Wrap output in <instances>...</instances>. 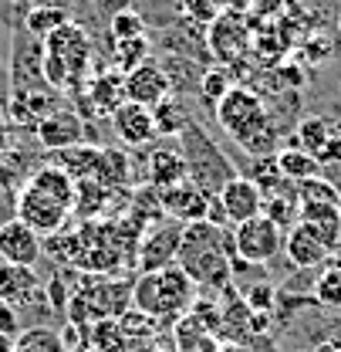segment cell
<instances>
[{
  "label": "cell",
  "mask_w": 341,
  "mask_h": 352,
  "mask_svg": "<svg viewBox=\"0 0 341 352\" xmlns=\"http://www.w3.org/2000/svg\"><path fill=\"white\" fill-rule=\"evenodd\" d=\"M233 241L223 227H216L210 220H196L183 227V241H179V258L176 264L193 278L196 288L207 292H226L230 278H233V264H230Z\"/></svg>",
  "instance_id": "cell-2"
},
{
  "label": "cell",
  "mask_w": 341,
  "mask_h": 352,
  "mask_svg": "<svg viewBox=\"0 0 341 352\" xmlns=\"http://www.w3.org/2000/svg\"><path fill=\"white\" fill-rule=\"evenodd\" d=\"M169 95H172V78L159 61L149 58V61L135 65L132 72H126V102L152 109V105H159Z\"/></svg>",
  "instance_id": "cell-12"
},
{
  "label": "cell",
  "mask_w": 341,
  "mask_h": 352,
  "mask_svg": "<svg viewBox=\"0 0 341 352\" xmlns=\"http://www.w3.org/2000/svg\"><path fill=\"white\" fill-rule=\"evenodd\" d=\"M284 254H287V261L301 267V271H311V267H325L328 258H331V251L321 244V237L311 230V227H304V223H294L291 230H284Z\"/></svg>",
  "instance_id": "cell-20"
},
{
  "label": "cell",
  "mask_w": 341,
  "mask_h": 352,
  "mask_svg": "<svg viewBox=\"0 0 341 352\" xmlns=\"http://www.w3.org/2000/svg\"><path fill=\"white\" fill-rule=\"evenodd\" d=\"M179 142H183V156H186V166H189V179L196 186H203L210 197H216L237 176L230 160L223 156V149L213 142V135L203 129L196 119H189V126L183 129Z\"/></svg>",
  "instance_id": "cell-8"
},
{
  "label": "cell",
  "mask_w": 341,
  "mask_h": 352,
  "mask_svg": "<svg viewBox=\"0 0 341 352\" xmlns=\"http://www.w3.org/2000/svg\"><path fill=\"white\" fill-rule=\"evenodd\" d=\"M230 241H233L237 258H244L247 264H257V267L260 264H270L284 251V230L270 217H263V214L237 223L233 234H230Z\"/></svg>",
  "instance_id": "cell-10"
},
{
  "label": "cell",
  "mask_w": 341,
  "mask_h": 352,
  "mask_svg": "<svg viewBox=\"0 0 341 352\" xmlns=\"http://www.w3.org/2000/svg\"><path fill=\"white\" fill-rule=\"evenodd\" d=\"M156 197H159V210H163V217L176 220V223H196V220H207L210 214V193L203 190V186H196L193 179H183V183H176V186H166V190H156Z\"/></svg>",
  "instance_id": "cell-11"
},
{
  "label": "cell",
  "mask_w": 341,
  "mask_h": 352,
  "mask_svg": "<svg viewBox=\"0 0 341 352\" xmlns=\"http://www.w3.org/2000/svg\"><path fill=\"white\" fill-rule=\"evenodd\" d=\"M82 88H85V109H78L82 119L112 116L126 102V75L122 72H102V75L88 78Z\"/></svg>",
  "instance_id": "cell-14"
},
{
  "label": "cell",
  "mask_w": 341,
  "mask_h": 352,
  "mask_svg": "<svg viewBox=\"0 0 341 352\" xmlns=\"http://www.w3.org/2000/svg\"><path fill=\"white\" fill-rule=\"evenodd\" d=\"M230 88H233V75H230L226 68H207L203 78H200V98H203L210 109H216V102H220Z\"/></svg>",
  "instance_id": "cell-37"
},
{
  "label": "cell",
  "mask_w": 341,
  "mask_h": 352,
  "mask_svg": "<svg viewBox=\"0 0 341 352\" xmlns=\"http://www.w3.org/2000/svg\"><path fill=\"white\" fill-rule=\"evenodd\" d=\"M213 352H247L244 346H237V342H223V346H216Z\"/></svg>",
  "instance_id": "cell-45"
},
{
  "label": "cell",
  "mask_w": 341,
  "mask_h": 352,
  "mask_svg": "<svg viewBox=\"0 0 341 352\" xmlns=\"http://www.w3.org/2000/svg\"><path fill=\"white\" fill-rule=\"evenodd\" d=\"M277 166H281L284 179H291V183L311 179V176H321V163H318L311 153L298 149V146H287V149H281V153H277Z\"/></svg>",
  "instance_id": "cell-28"
},
{
  "label": "cell",
  "mask_w": 341,
  "mask_h": 352,
  "mask_svg": "<svg viewBox=\"0 0 341 352\" xmlns=\"http://www.w3.org/2000/svg\"><path fill=\"white\" fill-rule=\"evenodd\" d=\"M223 10H226V0H179V14L200 28H210Z\"/></svg>",
  "instance_id": "cell-36"
},
{
  "label": "cell",
  "mask_w": 341,
  "mask_h": 352,
  "mask_svg": "<svg viewBox=\"0 0 341 352\" xmlns=\"http://www.w3.org/2000/svg\"><path fill=\"white\" fill-rule=\"evenodd\" d=\"M216 126L226 132L237 146H244L254 156H270V149L277 146V129L267 116L263 98L254 88L233 85L213 109Z\"/></svg>",
  "instance_id": "cell-4"
},
{
  "label": "cell",
  "mask_w": 341,
  "mask_h": 352,
  "mask_svg": "<svg viewBox=\"0 0 341 352\" xmlns=\"http://www.w3.org/2000/svg\"><path fill=\"white\" fill-rule=\"evenodd\" d=\"M139 34H145V21L132 7L108 17V41H126V38H139Z\"/></svg>",
  "instance_id": "cell-38"
},
{
  "label": "cell",
  "mask_w": 341,
  "mask_h": 352,
  "mask_svg": "<svg viewBox=\"0 0 341 352\" xmlns=\"http://www.w3.org/2000/svg\"><path fill=\"white\" fill-rule=\"evenodd\" d=\"M119 329H122V336H126V342L132 346H142V342H149L156 332H159V322L152 318V315H145V311H139V308H126L122 315H119Z\"/></svg>",
  "instance_id": "cell-30"
},
{
  "label": "cell",
  "mask_w": 341,
  "mask_h": 352,
  "mask_svg": "<svg viewBox=\"0 0 341 352\" xmlns=\"http://www.w3.org/2000/svg\"><path fill=\"white\" fill-rule=\"evenodd\" d=\"M314 298L328 308H341V264H325L314 281Z\"/></svg>",
  "instance_id": "cell-35"
},
{
  "label": "cell",
  "mask_w": 341,
  "mask_h": 352,
  "mask_svg": "<svg viewBox=\"0 0 341 352\" xmlns=\"http://www.w3.org/2000/svg\"><path fill=\"white\" fill-rule=\"evenodd\" d=\"M335 264H341V248H338V251H335Z\"/></svg>",
  "instance_id": "cell-47"
},
{
  "label": "cell",
  "mask_w": 341,
  "mask_h": 352,
  "mask_svg": "<svg viewBox=\"0 0 341 352\" xmlns=\"http://www.w3.org/2000/svg\"><path fill=\"white\" fill-rule=\"evenodd\" d=\"M91 346L95 352H128V342L119 329V318H102L91 325Z\"/></svg>",
  "instance_id": "cell-34"
},
{
  "label": "cell",
  "mask_w": 341,
  "mask_h": 352,
  "mask_svg": "<svg viewBox=\"0 0 341 352\" xmlns=\"http://www.w3.org/2000/svg\"><path fill=\"white\" fill-rule=\"evenodd\" d=\"M244 302H247L250 311H270V308H274V288H270L267 281H260V285L244 292Z\"/></svg>",
  "instance_id": "cell-39"
},
{
  "label": "cell",
  "mask_w": 341,
  "mask_h": 352,
  "mask_svg": "<svg viewBox=\"0 0 341 352\" xmlns=\"http://www.w3.org/2000/svg\"><path fill=\"white\" fill-rule=\"evenodd\" d=\"M314 352H341V339H328V342H321Z\"/></svg>",
  "instance_id": "cell-44"
},
{
  "label": "cell",
  "mask_w": 341,
  "mask_h": 352,
  "mask_svg": "<svg viewBox=\"0 0 341 352\" xmlns=\"http://www.w3.org/2000/svg\"><path fill=\"white\" fill-rule=\"evenodd\" d=\"M75 193H78V183L71 179L68 170H61L58 163L41 166L17 190L14 217L27 223L31 230H38L41 237H51L64 230L68 217L75 214Z\"/></svg>",
  "instance_id": "cell-1"
},
{
  "label": "cell",
  "mask_w": 341,
  "mask_h": 352,
  "mask_svg": "<svg viewBox=\"0 0 341 352\" xmlns=\"http://www.w3.org/2000/svg\"><path fill=\"white\" fill-rule=\"evenodd\" d=\"M298 214H301V200H298L294 183H284L281 190L263 197V217H270L281 230H291L298 223Z\"/></svg>",
  "instance_id": "cell-25"
},
{
  "label": "cell",
  "mask_w": 341,
  "mask_h": 352,
  "mask_svg": "<svg viewBox=\"0 0 341 352\" xmlns=\"http://www.w3.org/2000/svg\"><path fill=\"white\" fill-rule=\"evenodd\" d=\"M61 163V170H68L75 183H102V186H112V190H128L132 183V160H128L122 149H108V146H71V149H61L54 153Z\"/></svg>",
  "instance_id": "cell-7"
},
{
  "label": "cell",
  "mask_w": 341,
  "mask_h": 352,
  "mask_svg": "<svg viewBox=\"0 0 341 352\" xmlns=\"http://www.w3.org/2000/svg\"><path fill=\"white\" fill-rule=\"evenodd\" d=\"M24 332V318H21V311L10 305H0V336H7V339H17Z\"/></svg>",
  "instance_id": "cell-40"
},
{
  "label": "cell",
  "mask_w": 341,
  "mask_h": 352,
  "mask_svg": "<svg viewBox=\"0 0 341 352\" xmlns=\"http://www.w3.org/2000/svg\"><path fill=\"white\" fill-rule=\"evenodd\" d=\"M247 179H254L263 197L274 193V190H281L284 183H291V179H284V173H281L277 156H254V163H250V170H247Z\"/></svg>",
  "instance_id": "cell-32"
},
{
  "label": "cell",
  "mask_w": 341,
  "mask_h": 352,
  "mask_svg": "<svg viewBox=\"0 0 341 352\" xmlns=\"http://www.w3.org/2000/svg\"><path fill=\"white\" fill-rule=\"evenodd\" d=\"M112 129L115 135L126 142V146H149L156 142V122H152V109L145 105H135V102H122L115 112H112Z\"/></svg>",
  "instance_id": "cell-17"
},
{
  "label": "cell",
  "mask_w": 341,
  "mask_h": 352,
  "mask_svg": "<svg viewBox=\"0 0 341 352\" xmlns=\"http://www.w3.org/2000/svg\"><path fill=\"white\" fill-rule=\"evenodd\" d=\"M7 149H10V122H7V116L0 112V160L7 156Z\"/></svg>",
  "instance_id": "cell-43"
},
{
  "label": "cell",
  "mask_w": 341,
  "mask_h": 352,
  "mask_svg": "<svg viewBox=\"0 0 341 352\" xmlns=\"http://www.w3.org/2000/svg\"><path fill=\"white\" fill-rule=\"evenodd\" d=\"M128 352H159V349L149 346V342H142V346H128Z\"/></svg>",
  "instance_id": "cell-46"
},
{
  "label": "cell",
  "mask_w": 341,
  "mask_h": 352,
  "mask_svg": "<svg viewBox=\"0 0 341 352\" xmlns=\"http://www.w3.org/2000/svg\"><path fill=\"white\" fill-rule=\"evenodd\" d=\"M240 44H244V28H240V14L233 10H223L210 24V47L220 61H230L240 54Z\"/></svg>",
  "instance_id": "cell-23"
},
{
  "label": "cell",
  "mask_w": 341,
  "mask_h": 352,
  "mask_svg": "<svg viewBox=\"0 0 341 352\" xmlns=\"http://www.w3.org/2000/svg\"><path fill=\"white\" fill-rule=\"evenodd\" d=\"M193 302H196V285L179 264H169L163 271H145L132 281V308L152 315L159 325L186 315Z\"/></svg>",
  "instance_id": "cell-5"
},
{
  "label": "cell",
  "mask_w": 341,
  "mask_h": 352,
  "mask_svg": "<svg viewBox=\"0 0 341 352\" xmlns=\"http://www.w3.org/2000/svg\"><path fill=\"white\" fill-rule=\"evenodd\" d=\"M91 3H95L102 14H108V17H112V14H119V10H128V3H132V0H91Z\"/></svg>",
  "instance_id": "cell-42"
},
{
  "label": "cell",
  "mask_w": 341,
  "mask_h": 352,
  "mask_svg": "<svg viewBox=\"0 0 341 352\" xmlns=\"http://www.w3.org/2000/svg\"><path fill=\"white\" fill-rule=\"evenodd\" d=\"M14 352H64V342L54 329L47 325H31L14 339Z\"/></svg>",
  "instance_id": "cell-31"
},
{
  "label": "cell",
  "mask_w": 341,
  "mask_h": 352,
  "mask_svg": "<svg viewBox=\"0 0 341 352\" xmlns=\"http://www.w3.org/2000/svg\"><path fill=\"white\" fill-rule=\"evenodd\" d=\"M149 54H152V44L145 34H139V38H126V41H112V65H115V72H132L135 65H142V61H149Z\"/></svg>",
  "instance_id": "cell-29"
},
{
  "label": "cell",
  "mask_w": 341,
  "mask_h": 352,
  "mask_svg": "<svg viewBox=\"0 0 341 352\" xmlns=\"http://www.w3.org/2000/svg\"><path fill=\"white\" fill-rule=\"evenodd\" d=\"M47 112H54V98L51 88H14L10 102H7V122L21 126V129H38Z\"/></svg>",
  "instance_id": "cell-19"
},
{
  "label": "cell",
  "mask_w": 341,
  "mask_h": 352,
  "mask_svg": "<svg viewBox=\"0 0 341 352\" xmlns=\"http://www.w3.org/2000/svg\"><path fill=\"white\" fill-rule=\"evenodd\" d=\"M294 190H298L301 204H341V190L325 176L301 179V183H294Z\"/></svg>",
  "instance_id": "cell-33"
},
{
  "label": "cell",
  "mask_w": 341,
  "mask_h": 352,
  "mask_svg": "<svg viewBox=\"0 0 341 352\" xmlns=\"http://www.w3.org/2000/svg\"><path fill=\"white\" fill-rule=\"evenodd\" d=\"M64 21H71L68 7H58V3H38V7H31V10L24 14L21 31L31 34V38H38V41H44V38H47L54 28H61Z\"/></svg>",
  "instance_id": "cell-26"
},
{
  "label": "cell",
  "mask_w": 341,
  "mask_h": 352,
  "mask_svg": "<svg viewBox=\"0 0 341 352\" xmlns=\"http://www.w3.org/2000/svg\"><path fill=\"white\" fill-rule=\"evenodd\" d=\"M298 220L321 237L331 254L341 248V204H301Z\"/></svg>",
  "instance_id": "cell-22"
},
{
  "label": "cell",
  "mask_w": 341,
  "mask_h": 352,
  "mask_svg": "<svg viewBox=\"0 0 341 352\" xmlns=\"http://www.w3.org/2000/svg\"><path fill=\"white\" fill-rule=\"evenodd\" d=\"M44 295H47V302L58 308V311H68V298H71V292L64 288V278H61V274L47 285V292H44Z\"/></svg>",
  "instance_id": "cell-41"
},
{
  "label": "cell",
  "mask_w": 341,
  "mask_h": 352,
  "mask_svg": "<svg viewBox=\"0 0 341 352\" xmlns=\"http://www.w3.org/2000/svg\"><path fill=\"white\" fill-rule=\"evenodd\" d=\"M132 281L126 274H88L82 271L71 298L68 315L75 325H95L102 318H119L126 308H132Z\"/></svg>",
  "instance_id": "cell-6"
},
{
  "label": "cell",
  "mask_w": 341,
  "mask_h": 352,
  "mask_svg": "<svg viewBox=\"0 0 341 352\" xmlns=\"http://www.w3.org/2000/svg\"><path fill=\"white\" fill-rule=\"evenodd\" d=\"M34 135H38V142H41L44 149L61 153V149L82 146V139H85V119L78 112H71V109H54V112H47L41 122H38Z\"/></svg>",
  "instance_id": "cell-15"
},
{
  "label": "cell",
  "mask_w": 341,
  "mask_h": 352,
  "mask_svg": "<svg viewBox=\"0 0 341 352\" xmlns=\"http://www.w3.org/2000/svg\"><path fill=\"white\" fill-rule=\"evenodd\" d=\"M179 241H183V223L169 217H156L145 223L142 237H139V251H135V271H163L176 264L179 258Z\"/></svg>",
  "instance_id": "cell-9"
},
{
  "label": "cell",
  "mask_w": 341,
  "mask_h": 352,
  "mask_svg": "<svg viewBox=\"0 0 341 352\" xmlns=\"http://www.w3.org/2000/svg\"><path fill=\"white\" fill-rule=\"evenodd\" d=\"M41 298V281L34 274V267H21V264H0V305H10L17 311Z\"/></svg>",
  "instance_id": "cell-18"
},
{
  "label": "cell",
  "mask_w": 341,
  "mask_h": 352,
  "mask_svg": "<svg viewBox=\"0 0 341 352\" xmlns=\"http://www.w3.org/2000/svg\"><path fill=\"white\" fill-rule=\"evenodd\" d=\"M189 109L176 98V95H169V98H163L159 105H152V122H156V132L159 135H183V129L189 126Z\"/></svg>",
  "instance_id": "cell-27"
},
{
  "label": "cell",
  "mask_w": 341,
  "mask_h": 352,
  "mask_svg": "<svg viewBox=\"0 0 341 352\" xmlns=\"http://www.w3.org/2000/svg\"><path fill=\"white\" fill-rule=\"evenodd\" d=\"M95 41L78 21H64L44 38L41 78L51 91H75L88 82Z\"/></svg>",
  "instance_id": "cell-3"
},
{
  "label": "cell",
  "mask_w": 341,
  "mask_h": 352,
  "mask_svg": "<svg viewBox=\"0 0 341 352\" xmlns=\"http://www.w3.org/2000/svg\"><path fill=\"white\" fill-rule=\"evenodd\" d=\"M341 126L335 119H328V116H304L298 122V129H294V142L291 146H298L304 153H311V156H318L325 146H328V139L338 132Z\"/></svg>",
  "instance_id": "cell-24"
},
{
  "label": "cell",
  "mask_w": 341,
  "mask_h": 352,
  "mask_svg": "<svg viewBox=\"0 0 341 352\" xmlns=\"http://www.w3.org/2000/svg\"><path fill=\"white\" fill-rule=\"evenodd\" d=\"M44 254V237L38 230H31L27 223L17 217L0 223V261L3 264H21V267H34Z\"/></svg>",
  "instance_id": "cell-13"
},
{
  "label": "cell",
  "mask_w": 341,
  "mask_h": 352,
  "mask_svg": "<svg viewBox=\"0 0 341 352\" xmlns=\"http://www.w3.org/2000/svg\"><path fill=\"white\" fill-rule=\"evenodd\" d=\"M145 179H149L152 190H166V186L189 179V166H186L183 149H169V146L152 149L149 160H145Z\"/></svg>",
  "instance_id": "cell-21"
},
{
  "label": "cell",
  "mask_w": 341,
  "mask_h": 352,
  "mask_svg": "<svg viewBox=\"0 0 341 352\" xmlns=\"http://www.w3.org/2000/svg\"><path fill=\"white\" fill-rule=\"evenodd\" d=\"M216 200H220L223 214L230 220V227H237V223H244V220L263 214V193H260V186L240 173L216 193Z\"/></svg>",
  "instance_id": "cell-16"
}]
</instances>
